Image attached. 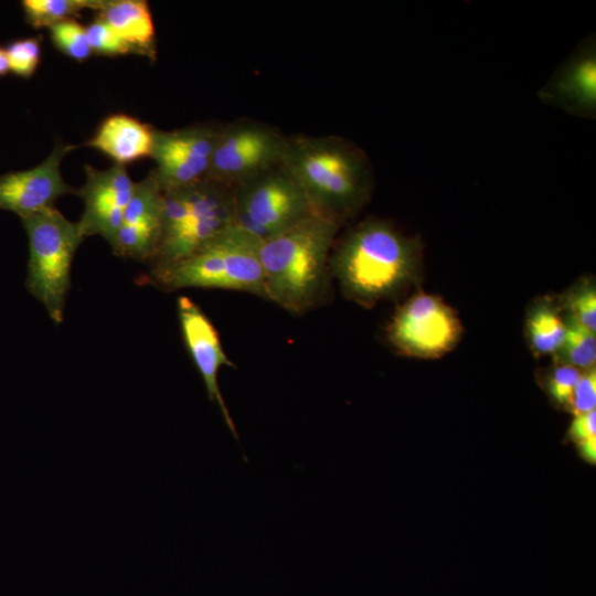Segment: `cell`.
<instances>
[{"label": "cell", "instance_id": "cell-26", "mask_svg": "<svg viewBox=\"0 0 596 596\" xmlns=\"http://www.w3.org/2000/svg\"><path fill=\"white\" fill-rule=\"evenodd\" d=\"M568 438L575 444L581 458L589 464L596 461V412L574 416Z\"/></svg>", "mask_w": 596, "mask_h": 596}, {"label": "cell", "instance_id": "cell-17", "mask_svg": "<svg viewBox=\"0 0 596 596\" xmlns=\"http://www.w3.org/2000/svg\"><path fill=\"white\" fill-rule=\"evenodd\" d=\"M95 13L129 43L138 55L156 58V28L147 1L103 0Z\"/></svg>", "mask_w": 596, "mask_h": 596}, {"label": "cell", "instance_id": "cell-6", "mask_svg": "<svg viewBox=\"0 0 596 596\" xmlns=\"http://www.w3.org/2000/svg\"><path fill=\"white\" fill-rule=\"evenodd\" d=\"M21 222L29 245L26 288L51 320L60 324L71 287L72 263L85 237L78 223L67 220L55 206L21 217Z\"/></svg>", "mask_w": 596, "mask_h": 596}, {"label": "cell", "instance_id": "cell-10", "mask_svg": "<svg viewBox=\"0 0 596 596\" xmlns=\"http://www.w3.org/2000/svg\"><path fill=\"white\" fill-rule=\"evenodd\" d=\"M219 127L191 126L155 130L150 158L152 173L162 191L187 188L205 179Z\"/></svg>", "mask_w": 596, "mask_h": 596}, {"label": "cell", "instance_id": "cell-2", "mask_svg": "<svg viewBox=\"0 0 596 596\" xmlns=\"http://www.w3.org/2000/svg\"><path fill=\"white\" fill-rule=\"evenodd\" d=\"M341 225L315 212L262 242L266 299L295 315L315 308L324 296L329 254Z\"/></svg>", "mask_w": 596, "mask_h": 596}, {"label": "cell", "instance_id": "cell-16", "mask_svg": "<svg viewBox=\"0 0 596 596\" xmlns=\"http://www.w3.org/2000/svg\"><path fill=\"white\" fill-rule=\"evenodd\" d=\"M155 128L127 114L104 118L87 145L104 153L114 164L129 163L151 156Z\"/></svg>", "mask_w": 596, "mask_h": 596}, {"label": "cell", "instance_id": "cell-14", "mask_svg": "<svg viewBox=\"0 0 596 596\" xmlns=\"http://www.w3.org/2000/svg\"><path fill=\"white\" fill-rule=\"evenodd\" d=\"M539 99L579 118H596V43L585 39L538 91Z\"/></svg>", "mask_w": 596, "mask_h": 596}, {"label": "cell", "instance_id": "cell-20", "mask_svg": "<svg viewBox=\"0 0 596 596\" xmlns=\"http://www.w3.org/2000/svg\"><path fill=\"white\" fill-rule=\"evenodd\" d=\"M566 332L556 363L573 365L579 370L595 368L596 339L595 333L587 330L573 318L565 321Z\"/></svg>", "mask_w": 596, "mask_h": 596}, {"label": "cell", "instance_id": "cell-24", "mask_svg": "<svg viewBox=\"0 0 596 596\" xmlns=\"http://www.w3.org/2000/svg\"><path fill=\"white\" fill-rule=\"evenodd\" d=\"M583 371L565 363H556L546 376L545 387L553 402L570 411L574 389Z\"/></svg>", "mask_w": 596, "mask_h": 596}, {"label": "cell", "instance_id": "cell-13", "mask_svg": "<svg viewBox=\"0 0 596 596\" xmlns=\"http://www.w3.org/2000/svg\"><path fill=\"white\" fill-rule=\"evenodd\" d=\"M177 313L188 352L204 383L207 397L215 402L233 436L238 439L236 426L224 402L219 372L223 365L234 368L222 347L219 333L202 309L189 297L177 300Z\"/></svg>", "mask_w": 596, "mask_h": 596}, {"label": "cell", "instance_id": "cell-11", "mask_svg": "<svg viewBox=\"0 0 596 596\" xmlns=\"http://www.w3.org/2000/svg\"><path fill=\"white\" fill-rule=\"evenodd\" d=\"M85 172L84 185L76 191L84 202L77 223L85 238L99 235L110 245L121 225L135 182L127 168L119 164L104 170L86 166Z\"/></svg>", "mask_w": 596, "mask_h": 596}, {"label": "cell", "instance_id": "cell-22", "mask_svg": "<svg viewBox=\"0 0 596 596\" xmlns=\"http://www.w3.org/2000/svg\"><path fill=\"white\" fill-rule=\"evenodd\" d=\"M4 50L9 71L23 78L32 77L41 62V39L38 36L18 39Z\"/></svg>", "mask_w": 596, "mask_h": 596}, {"label": "cell", "instance_id": "cell-3", "mask_svg": "<svg viewBox=\"0 0 596 596\" xmlns=\"http://www.w3.org/2000/svg\"><path fill=\"white\" fill-rule=\"evenodd\" d=\"M281 166L316 212L341 224L370 198L373 182L370 161L360 148L341 138L288 137Z\"/></svg>", "mask_w": 596, "mask_h": 596}, {"label": "cell", "instance_id": "cell-1", "mask_svg": "<svg viewBox=\"0 0 596 596\" xmlns=\"http://www.w3.org/2000/svg\"><path fill=\"white\" fill-rule=\"evenodd\" d=\"M419 262L421 242L377 219L348 232L330 259L343 294L362 306H373L409 285Z\"/></svg>", "mask_w": 596, "mask_h": 596}, {"label": "cell", "instance_id": "cell-12", "mask_svg": "<svg viewBox=\"0 0 596 596\" xmlns=\"http://www.w3.org/2000/svg\"><path fill=\"white\" fill-rule=\"evenodd\" d=\"M76 146L57 143L39 164L0 174V210L21 217L54 206L61 196L76 193L62 177L63 158Z\"/></svg>", "mask_w": 596, "mask_h": 596}, {"label": "cell", "instance_id": "cell-25", "mask_svg": "<svg viewBox=\"0 0 596 596\" xmlns=\"http://www.w3.org/2000/svg\"><path fill=\"white\" fill-rule=\"evenodd\" d=\"M565 307L568 317L595 333L596 331V291L590 284H582L566 297Z\"/></svg>", "mask_w": 596, "mask_h": 596}, {"label": "cell", "instance_id": "cell-27", "mask_svg": "<svg viewBox=\"0 0 596 596\" xmlns=\"http://www.w3.org/2000/svg\"><path fill=\"white\" fill-rule=\"evenodd\" d=\"M596 406V371L595 368L583 371L576 384L570 413L574 416L595 411Z\"/></svg>", "mask_w": 596, "mask_h": 596}, {"label": "cell", "instance_id": "cell-15", "mask_svg": "<svg viewBox=\"0 0 596 596\" xmlns=\"http://www.w3.org/2000/svg\"><path fill=\"white\" fill-rule=\"evenodd\" d=\"M162 194L152 171L135 182L121 225L110 244L117 256L152 260L161 235Z\"/></svg>", "mask_w": 596, "mask_h": 596}, {"label": "cell", "instance_id": "cell-28", "mask_svg": "<svg viewBox=\"0 0 596 596\" xmlns=\"http://www.w3.org/2000/svg\"><path fill=\"white\" fill-rule=\"evenodd\" d=\"M9 71L6 50L0 47V76H4Z\"/></svg>", "mask_w": 596, "mask_h": 596}, {"label": "cell", "instance_id": "cell-19", "mask_svg": "<svg viewBox=\"0 0 596 596\" xmlns=\"http://www.w3.org/2000/svg\"><path fill=\"white\" fill-rule=\"evenodd\" d=\"M103 0H23L21 7L33 29L50 28L67 19L79 17L83 10L96 12Z\"/></svg>", "mask_w": 596, "mask_h": 596}, {"label": "cell", "instance_id": "cell-7", "mask_svg": "<svg viewBox=\"0 0 596 596\" xmlns=\"http://www.w3.org/2000/svg\"><path fill=\"white\" fill-rule=\"evenodd\" d=\"M232 201V227L259 243L316 212L281 164L233 187Z\"/></svg>", "mask_w": 596, "mask_h": 596}, {"label": "cell", "instance_id": "cell-8", "mask_svg": "<svg viewBox=\"0 0 596 596\" xmlns=\"http://www.w3.org/2000/svg\"><path fill=\"white\" fill-rule=\"evenodd\" d=\"M288 137L254 121L219 127L205 179L230 188L281 164Z\"/></svg>", "mask_w": 596, "mask_h": 596}, {"label": "cell", "instance_id": "cell-4", "mask_svg": "<svg viewBox=\"0 0 596 596\" xmlns=\"http://www.w3.org/2000/svg\"><path fill=\"white\" fill-rule=\"evenodd\" d=\"M233 224L232 188L207 179L163 191L161 235L152 268L179 262Z\"/></svg>", "mask_w": 596, "mask_h": 596}, {"label": "cell", "instance_id": "cell-18", "mask_svg": "<svg viewBox=\"0 0 596 596\" xmlns=\"http://www.w3.org/2000/svg\"><path fill=\"white\" fill-rule=\"evenodd\" d=\"M566 324L550 304L535 306L528 319V333L531 348L538 354H555L565 338Z\"/></svg>", "mask_w": 596, "mask_h": 596}, {"label": "cell", "instance_id": "cell-9", "mask_svg": "<svg viewBox=\"0 0 596 596\" xmlns=\"http://www.w3.org/2000/svg\"><path fill=\"white\" fill-rule=\"evenodd\" d=\"M461 324L440 298L417 292L395 311L387 337L401 353L416 358H438L458 342Z\"/></svg>", "mask_w": 596, "mask_h": 596}, {"label": "cell", "instance_id": "cell-23", "mask_svg": "<svg viewBox=\"0 0 596 596\" xmlns=\"http://www.w3.org/2000/svg\"><path fill=\"white\" fill-rule=\"evenodd\" d=\"M92 52L103 56H118L137 54L136 50L127 43L109 24L95 18L86 26Z\"/></svg>", "mask_w": 596, "mask_h": 596}, {"label": "cell", "instance_id": "cell-21", "mask_svg": "<svg viewBox=\"0 0 596 596\" xmlns=\"http://www.w3.org/2000/svg\"><path fill=\"white\" fill-rule=\"evenodd\" d=\"M53 45L67 57L84 62L92 54L86 26L76 19H67L49 28Z\"/></svg>", "mask_w": 596, "mask_h": 596}, {"label": "cell", "instance_id": "cell-5", "mask_svg": "<svg viewBox=\"0 0 596 596\" xmlns=\"http://www.w3.org/2000/svg\"><path fill=\"white\" fill-rule=\"evenodd\" d=\"M260 243L231 227L190 256L151 269V279L163 289H225L266 299L258 256Z\"/></svg>", "mask_w": 596, "mask_h": 596}]
</instances>
